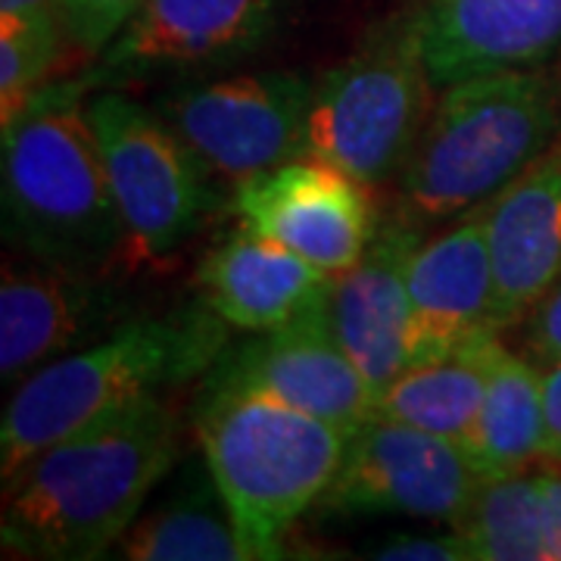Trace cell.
Here are the masks:
<instances>
[{"mask_svg":"<svg viewBox=\"0 0 561 561\" xmlns=\"http://www.w3.org/2000/svg\"><path fill=\"white\" fill-rule=\"evenodd\" d=\"M181 446V415L162 397L47 446L3 481V549L22 559H101L172 474Z\"/></svg>","mask_w":561,"mask_h":561,"instance_id":"cell-1","label":"cell"},{"mask_svg":"<svg viewBox=\"0 0 561 561\" xmlns=\"http://www.w3.org/2000/svg\"><path fill=\"white\" fill-rule=\"evenodd\" d=\"M225 321L203 302L125 321L101 341L41 365L10 397L0 421V474L13 478L47 446L165 397L221 356Z\"/></svg>","mask_w":561,"mask_h":561,"instance_id":"cell-2","label":"cell"},{"mask_svg":"<svg viewBox=\"0 0 561 561\" xmlns=\"http://www.w3.org/2000/svg\"><path fill=\"white\" fill-rule=\"evenodd\" d=\"M84 88L44 84L3 125V231L35 262L106 272L122 262L125 231Z\"/></svg>","mask_w":561,"mask_h":561,"instance_id":"cell-3","label":"cell"},{"mask_svg":"<svg viewBox=\"0 0 561 561\" xmlns=\"http://www.w3.org/2000/svg\"><path fill=\"white\" fill-rule=\"evenodd\" d=\"M194 434L250 561L284 559V537L331 486L350 434L268 393L206 375Z\"/></svg>","mask_w":561,"mask_h":561,"instance_id":"cell-4","label":"cell"},{"mask_svg":"<svg viewBox=\"0 0 561 561\" xmlns=\"http://www.w3.org/2000/svg\"><path fill=\"white\" fill-rule=\"evenodd\" d=\"M561 135V81L496 69L443 88L400 172V219L446 221L481 209Z\"/></svg>","mask_w":561,"mask_h":561,"instance_id":"cell-5","label":"cell"},{"mask_svg":"<svg viewBox=\"0 0 561 561\" xmlns=\"http://www.w3.org/2000/svg\"><path fill=\"white\" fill-rule=\"evenodd\" d=\"M431 69L415 16L390 25L312 81L300 157L328 162L365 187L400 179L431 116Z\"/></svg>","mask_w":561,"mask_h":561,"instance_id":"cell-6","label":"cell"},{"mask_svg":"<svg viewBox=\"0 0 561 561\" xmlns=\"http://www.w3.org/2000/svg\"><path fill=\"white\" fill-rule=\"evenodd\" d=\"M88 113L125 231L122 265L160 268L216 209V175L153 106L101 91Z\"/></svg>","mask_w":561,"mask_h":561,"instance_id":"cell-7","label":"cell"},{"mask_svg":"<svg viewBox=\"0 0 561 561\" xmlns=\"http://www.w3.org/2000/svg\"><path fill=\"white\" fill-rule=\"evenodd\" d=\"M309 98L300 72H241L181 81L153 110L216 179L243 184L300 157Z\"/></svg>","mask_w":561,"mask_h":561,"instance_id":"cell-8","label":"cell"},{"mask_svg":"<svg viewBox=\"0 0 561 561\" xmlns=\"http://www.w3.org/2000/svg\"><path fill=\"white\" fill-rule=\"evenodd\" d=\"M481 481L459 443L371 415L350 434L341 468L316 508L328 518L397 515L456 527Z\"/></svg>","mask_w":561,"mask_h":561,"instance_id":"cell-9","label":"cell"},{"mask_svg":"<svg viewBox=\"0 0 561 561\" xmlns=\"http://www.w3.org/2000/svg\"><path fill=\"white\" fill-rule=\"evenodd\" d=\"M234 213L241 228L294 250L328 278L353 268L381 228L371 187L309 157L238 184Z\"/></svg>","mask_w":561,"mask_h":561,"instance_id":"cell-10","label":"cell"},{"mask_svg":"<svg viewBox=\"0 0 561 561\" xmlns=\"http://www.w3.org/2000/svg\"><path fill=\"white\" fill-rule=\"evenodd\" d=\"M324 294L287 324L225 346L206 375L268 393L353 434L375 415V390L337 341Z\"/></svg>","mask_w":561,"mask_h":561,"instance_id":"cell-11","label":"cell"},{"mask_svg":"<svg viewBox=\"0 0 561 561\" xmlns=\"http://www.w3.org/2000/svg\"><path fill=\"white\" fill-rule=\"evenodd\" d=\"M131 300L106 272L7 265L0 280V381L22 383L41 365L122 328Z\"/></svg>","mask_w":561,"mask_h":561,"instance_id":"cell-12","label":"cell"},{"mask_svg":"<svg viewBox=\"0 0 561 561\" xmlns=\"http://www.w3.org/2000/svg\"><path fill=\"white\" fill-rule=\"evenodd\" d=\"M297 0H144L138 16L103 50V79H144L228 66L278 32Z\"/></svg>","mask_w":561,"mask_h":561,"instance_id":"cell-13","label":"cell"},{"mask_svg":"<svg viewBox=\"0 0 561 561\" xmlns=\"http://www.w3.org/2000/svg\"><path fill=\"white\" fill-rule=\"evenodd\" d=\"M421 243L409 221L381 225L362 260L328 280V319L375 397L409 368L412 302L405 268Z\"/></svg>","mask_w":561,"mask_h":561,"instance_id":"cell-14","label":"cell"},{"mask_svg":"<svg viewBox=\"0 0 561 561\" xmlns=\"http://www.w3.org/2000/svg\"><path fill=\"white\" fill-rule=\"evenodd\" d=\"M490 243L496 328L522 324L561 278V135L478 209Z\"/></svg>","mask_w":561,"mask_h":561,"instance_id":"cell-15","label":"cell"},{"mask_svg":"<svg viewBox=\"0 0 561 561\" xmlns=\"http://www.w3.org/2000/svg\"><path fill=\"white\" fill-rule=\"evenodd\" d=\"M405 280L412 302L409 368L440 359L486 331H500L493 321V260L478 209L461 216L449 231L419 243Z\"/></svg>","mask_w":561,"mask_h":561,"instance_id":"cell-16","label":"cell"},{"mask_svg":"<svg viewBox=\"0 0 561 561\" xmlns=\"http://www.w3.org/2000/svg\"><path fill=\"white\" fill-rule=\"evenodd\" d=\"M437 88L496 69H527L561 47V0H427L415 13Z\"/></svg>","mask_w":561,"mask_h":561,"instance_id":"cell-17","label":"cell"},{"mask_svg":"<svg viewBox=\"0 0 561 561\" xmlns=\"http://www.w3.org/2000/svg\"><path fill=\"white\" fill-rule=\"evenodd\" d=\"M328 280L312 262L250 228L213 247L194 275L203 306L250 334L297 319L328 290Z\"/></svg>","mask_w":561,"mask_h":561,"instance_id":"cell-18","label":"cell"},{"mask_svg":"<svg viewBox=\"0 0 561 561\" xmlns=\"http://www.w3.org/2000/svg\"><path fill=\"white\" fill-rule=\"evenodd\" d=\"M116 549L131 561H250L206 461L165 500L144 508Z\"/></svg>","mask_w":561,"mask_h":561,"instance_id":"cell-19","label":"cell"},{"mask_svg":"<svg viewBox=\"0 0 561 561\" xmlns=\"http://www.w3.org/2000/svg\"><path fill=\"white\" fill-rule=\"evenodd\" d=\"M500 331H486L440 359L405 368L375 397V415L412 424L453 443H465L481 412L490 356Z\"/></svg>","mask_w":561,"mask_h":561,"instance_id":"cell-20","label":"cell"},{"mask_svg":"<svg viewBox=\"0 0 561 561\" xmlns=\"http://www.w3.org/2000/svg\"><path fill=\"white\" fill-rule=\"evenodd\" d=\"M461 453L481 478L522 474L542 456V375L502 341L490 356L481 412Z\"/></svg>","mask_w":561,"mask_h":561,"instance_id":"cell-21","label":"cell"},{"mask_svg":"<svg viewBox=\"0 0 561 561\" xmlns=\"http://www.w3.org/2000/svg\"><path fill=\"white\" fill-rule=\"evenodd\" d=\"M456 530L471 561H556L540 474L483 478Z\"/></svg>","mask_w":561,"mask_h":561,"instance_id":"cell-22","label":"cell"},{"mask_svg":"<svg viewBox=\"0 0 561 561\" xmlns=\"http://www.w3.org/2000/svg\"><path fill=\"white\" fill-rule=\"evenodd\" d=\"M62 32L0 22V113L3 125L32 103L62 54Z\"/></svg>","mask_w":561,"mask_h":561,"instance_id":"cell-23","label":"cell"},{"mask_svg":"<svg viewBox=\"0 0 561 561\" xmlns=\"http://www.w3.org/2000/svg\"><path fill=\"white\" fill-rule=\"evenodd\" d=\"M144 0H62L66 35L81 54H103L138 16Z\"/></svg>","mask_w":561,"mask_h":561,"instance_id":"cell-24","label":"cell"},{"mask_svg":"<svg viewBox=\"0 0 561 561\" xmlns=\"http://www.w3.org/2000/svg\"><path fill=\"white\" fill-rule=\"evenodd\" d=\"M365 556L390 561H471L468 542L456 527L446 534H393L368 546Z\"/></svg>","mask_w":561,"mask_h":561,"instance_id":"cell-25","label":"cell"},{"mask_svg":"<svg viewBox=\"0 0 561 561\" xmlns=\"http://www.w3.org/2000/svg\"><path fill=\"white\" fill-rule=\"evenodd\" d=\"M524 356L549 368L561 359V278L524 316Z\"/></svg>","mask_w":561,"mask_h":561,"instance_id":"cell-26","label":"cell"},{"mask_svg":"<svg viewBox=\"0 0 561 561\" xmlns=\"http://www.w3.org/2000/svg\"><path fill=\"white\" fill-rule=\"evenodd\" d=\"M542 459L561 465V359L542 371Z\"/></svg>","mask_w":561,"mask_h":561,"instance_id":"cell-27","label":"cell"},{"mask_svg":"<svg viewBox=\"0 0 561 561\" xmlns=\"http://www.w3.org/2000/svg\"><path fill=\"white\" fill-rule=\"evenodd\" d=\"M0 22H20V25L50 28L66 35L62 0H0Z\"/></svg>","mask_w":561,"mask_h":561,"instance_id":"cell-28","label":"cell"},{"mask_svg":"<svg viewBox=\"0 0 561 561\" xmlns=\"http://www.w3.org/2000/svg\"><path fill=\"white\" fill-rule=\"evenodd\" d=\"M540 478L546 508H549V527H552V556L561 561V471H546Z\"/></svg>","mask_w":561,"mask_h":561,"instance_id":"cell-29","label":"cell"}]
</instances>
